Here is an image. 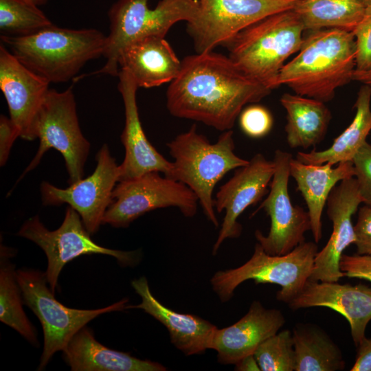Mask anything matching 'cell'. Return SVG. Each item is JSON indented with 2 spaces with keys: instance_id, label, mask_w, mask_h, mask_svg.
<instances>
[{
  "instance_id": "cell-1",
  "label": "cell",
  "mask_w": 371,
  "mask_h": 371,
  "mask_svg": "<svg viewBox=\"0 0 371 371\" xmlns=\"http://www.w3.org/2000/svg\"><path fill=\"white\" fill-rule=\"evenodd\" d=\"M271 91L229 56L210 51L181 60L180 71L167 89L166 106L175 117L223 132L232 130L247 104L258 102Z\"/></svg>"
},
{
  "instance_id": "cell-11",
  "label": "cell",
  "mask_w": 371,
  "mask_h": 371,
  "mask_svg": "<svg viewBox=\"0 0 371 371\" xmlns=\"http://www.w3.org/2000/svg\"><path fill=\"white\" fill-rule=\"evenodd\" d=\"M17 235L35 243L45 252L47 258L45 274L54 293L64 266L82 255L111 256L122 266H134L139 260L137 251L111 249L95 243L79 214L70 206L66 209L63 221L58 229L49 230L36 215L23 224Z\"/></svg>"
},
{
  "instance_id": "cell-39",
  "label": "cell",
  "mask_w": 371,
  "mask_h": 371,
  "mask_svg": "<svg viewBox=\"0 0 371 371\" xmlns=\"http://www.w3.org/2000/svg\"><path fill=\"white\" fill-rule=\"evenodd\" d=\"M235 366L236 370L240 371L260 370V366L254 354L242 358L235 364Z\"/></svg>"
},
{
  "instance_id": "cell-41",
  "label": "cell",
  "mask_w": 371,
  "mask_h": 371,
  "mask_svg": "<svg viewBox=\"0 0 371 371\" xmlns=\"http://www.w3.org/2000/svg\"><path fill=\"white\" fill-rule=\"evenodd\" d=\"M27 1L38 5L45 3L47 0H27Z\"/></svg>"
},
{
  "instance_id": "cell-3",
  "label": "cell",
  "mask_w": 371,
  "mask_h": 371,
  "mask_svg": "<svg viewBox=\"0 0 371 371\" xmlns=\"http://www.w3.org/2000/svg\"><path fill=\"white\" fill-rule=\"evenodd\" d=\"M1 38L22 64L49 83L74 78L88 61L103 56L106 43V36L98 30L53 24L31 34Z\"/></svg>"
},
{
  "instance_id": "cell-28",
  "label": "cell",
  "mask_w": 371,
  "mask_h": 371,
  "mask_svg": "<svg viewBox=\"0 0 371 371\" xmlns=\"http://www.w3.org/2000/svg\"><path fill=\"white\" fill-rule=\"evenodd\" d=\"M366 7L362 0H300L293 10L305 32L339 29L352 32Z\"/></svg>"
},
{
  "instance_id": "cell-25",
  "label": "cell",
  "mask_w": 371,
  "mask_h": 371,
  "mask_svg": "<svg viewBox=\"0 0 371 371\" xmlns=\"http://www.w3.org/2000/svg\"><path fill=\"white\" fill-rule=\"evenodd\" d=\"M280 101L286 113L284 130L291 148L307 149L324 139L331 120L325 102L289 93H284Z\"/></svg>"
},
{
  "instance_id": "cell-32",
  "label": "cell",
  "mask_w": 371,
  "mask_h": 371,
  "mask_svg": "<svg viewBox=\"0 0 371 371\" xmlns=\"http://www.w3.org/2000/svg\"><path fill=\"white\" fill-rule=\"evenodd\" d=\"M238 117L242 131L251 138L266 136L273 126L271 111L267 107L256 103L246 106Z\"/></svg>"
},
{
  "instance_id": "cell-16",
  "label": "cell",
  "mask_w": 371,
  "mask_h": 371,
  "mask_svg": "<svg viewBox=\"0 0 371 371\" xmlns=\"http://www.w3.org/2000/svg\"><path fill=\"white\" fill-rule=\"evenodd\" d=\"M363 199L355 178L340 181L330 192L326 201V214L333 231L326 245L317 252L310 280L338 282L344 276L339 262L344 250L355 241L352 216Z\"/></svg>"
},
{
  "instance_id": "cell-15",
  "label": "cell",
  "mask_w": 371,
  "mask_h": 371,
  "mask_svg": "<svg viewBox=\"0 0 371 371\" xmlns=\"http://www.w3.org/2000/svg\"><path fill=\"white\" fill-rule=\"evenodd\" d=\"M274 172L273 160H268L262 154L257 153L247 164L236 168L234 175L220 187L214 204L218 213L225 211V216L213 246L214 255L225 239L240 235L242 227L238 222V217L267 194Z\"/></svg>"
},
{
  "instance_id": "cell-19",
  "label": "cell",
  "mask_w": 371,
  "mask_h": 371,
  "mask_svg": "<svg viewBox=\"0 0 371 371\" xmlns=\"http://www.w3.org/2000/svg\"><path fill=\"white\" fill-rule=\"evenodd\" d=\"M298 310L326 307L342 315L348 322L353 342L357 346L366 337L371 320V286L308 279L302 291L288 304Z\"/></svg>"
},
{
  "instance_id": "cell-36",
  "label": "cell",
  "mask_w": 371,
  "mask_h": 371,
  "mask_svg": "<svg viewBox=\"0 0 371 371\" xmlns=\"http://www.w3.org/2000/svg\"><path fill=\"white\" fill-rule=\"evenodd\" d=\"M339 267L344 276L366 280L371 282V256H341Z\"/></svg>"
},
{
  "instance_id": "cell-33",
  "label": "cell",
  "mask_w": 371,
  "mask_h": 371,
  "mask_svg": "<svg viewBox=\"0 0 371 371\" xmlns=\"http://www.w3.org/2000/svg\"><path fill=\"white\" fill-rule=\"evenodd\" d=\"M356 46V67L358 71L371 70V3L352 32Z\"/></svg>"
},
{
  "instance_id": "cell-14",
  "label": "cell",
  "mask_w": 371,
  "mask_h": 371,
  "mask_svg": "<svg viewBox=\"0 0 371 371\" xmlns=\"http://www.w3.org/2000/svg\"><path fill=\"white\" fill-rule=\"evenodd\" d=\"M93 172L67 188H59L49 182L41 185V200L45 205L67 203L80 216L87 230L93 234L98 229L111 203L113 189L120 181V165L104 144L95 156Z\"/></svg>"
},
{
  "instance_id": "cell-10",
  "label": "cell",
  "mask_w": 371,
  "mask_h": 371,
  "mask_svg": "<svg viewBox=\"0 0 371 371\" xmlns=\"http://www.w3.org/2000/svg\"><path fill=\"white\" fill-rule=\"evenodd\" d=\"M198 203L196 194L184 183L159 172H150L117 182L102 224L127 227L147 212L169 207H177L185 216L192 217L197 212Z\"/></svg>"
},
{
  "instance_id": "cell-5",
  "label": "cell",
  "mask_w": 371,
  "mask_h": 371,
  "mask_svg": "<svg viewBox=\"0 0 371 371\" xmlns=\"http://www.w3.org/2000/svg\"><path fill=\"white\" fill-rule=\"evenodd\" d=\"M233 134L232 130L223 131L212 144L193 124L167 144L174 159L168 177L192 190L204 214L215 227L218 225L213 197L216 184L227 173L249 162L235 153Z\"/></svg>"
},
{
  "instance_id": "cell-6",
  "label": "cell",
  "mask_w": 371,
  "mask_h": 371,
  "mask_svg": "<svg viewBox=\"0 0 371 371\" xmlns=\"http://www.w3.org/2000/svg\"><path fill=\"white\" fill-rule=\"evenodd\" d=\"M150 0H117L109 11L110 33L103 56L104 65L91 74L117 76L121 52L130 43L150 36L165 37L179 21H192L199 11L197 0H160L150 8Z\"/></svg>"
},
{
  "instance_id": "cell-2",
  "label": "cell",
  "mask_w": 371,
  "mask_h": 371,
  "mask_svg": "<svg viewBox=\"0 0 371 371\" xmlns=\"http://www.w3.org/2000/svg\"><path fill=\"white\" fill-rule=\"evenodd\" d=\"M296 56L280 71L278 87L324 102L352 80L356 46L352 32L324 29L308 32Z\"/></svg>"
},
{
  "instance_id": "cell-22",
  "label": "cell",
  "mask_w": 371,
  "mask_h": 371,
  "mask_svg": "<svg viewBox=\"0 0 371 371\" xmlns=\"http://www.w3.org/2000/svg\"><path fill=\"white\" fill-rule=\"evenodd\" d=\"M138 88H151L171 82L178 75L181 60L165 37L150 36L128 45L118 59Z\"/></svg>"
},
{
  "instance_id": "cell-20",
  "label": "cell",
  "mask_w": 371,
  "mask_h": 371,
  "mask_svg": "<svg viewBox=\"0 0 371 371\" xmlns=\"http://www.w3.org/2000/svg\"><path fill=\"white\" fill-rule=\"evenodd\" d=\"M285 321L280 310L266 308L259 301H254L237 322L216 330L210 349L217 352L219 363L236 364L254 354L262 342L279 331Z\"/></svg>"
},
{
  "instance_id": "cell-17",
  "label": "cell",
  "mask_w": 371,
  "mask_h": 371,
  "mask_svg": "<svg viewBox=\"0 0 371 371\" xmlns=\"http://www.w3.org/2000/svg\"><path fill=\"white\" fill-rule=\"evenodd\" d=\"M49 82L22 64L4 45L0 46V88L10 118L24 139H34L33 128Z\"/></svg>"
},
{
  "instance_id": "cell-18",
  "label": "cell",
  "mask_w": 371,
  "mask_h": 371,
  "mask_svg": "<svg viewBox=\"0 0 371 371\" xmlns=\"http://www.w3.org/2000/svg\"><path fill=\"white\" fill-rule=\"evenodd\" d=\"M117 76V87L123 100L125 115L121 135L125 156L120 165V181L133 179L150 172H159L170 177L172 163L150 144L142 128L137 104L138 87L135 81L124 69H120Z\"/></svg>"
},
{
  "instance_id": "cell-26",
  "label": "cell",
  "mask_w": 371,
  "mask_h": 371,
  "mask_svg": "<svg viewBox=\"0 0 371 371\" xmlns=\"http://www.w3.org/2000/svg\"><path fill=\"white\" fill-rule=\"evenodd\" d=\"M355 116L348 126L337 137L331 146L323 150L298 152L296 159L304 164L335 166L343 161H352L355 155L367 142L371 132V87L363 85L359 89L354 106Z\"/></svg>"
},
{
  "instance_id": "cell-29",
  "label": "cell",
  "mask_w": 371,
  "mask_h": 371,
  "mask_svg": "<svg viewBox=\"0 0 371 371\" xmlns=\"http://www.w3.org/2000/svg\"><path fill=\"white\" fill-rule=\"evenodd\" d=\"M0 253V320L32 345L38 346L36 330L23 311V300L16 271L10 260L14 256V250L1 245Z\"/></svg>"
},
{
  "instance_id": "cell-35",
  "label": "cell",
  "mask_w": 371,
  "mask_h": 371,
  "mask_svg": "<svg viewBox=\"0 0 371 371\" xmlns=\"http://www.w3.org/2000/svg\"><path fill=\"white\" fill-rule=\"evenodd\" d=\"M357 254L371 256V207L364 205L358 211L354 225Z\"/></svg>"
},
{
  "instance_id": "cell-24",
  "label": "cell",
  "mask_w": 371,
  "mask_h": 371,
  "mask_svg": "<svg viewBox=\"0 0 371 371\" xmlns=\"http://www.w3.org/2000/svg\"><path fill=\"white\" fill-rule=\"evenodd\" d=\"M63 357L73 371H164L157 362L142 360L129 353L110 349L98 342L85 326L63 350Z\"/></svg>"
},
{
  "instance_id": "cell-13",
  "label": "cell",
  "mask_w": 371,
  "mask_h": 371,
  "mask_svg": "<svg viewBox=\"0 0 371 371\" xmlns=\"http://www.w3.org/2000/svg\"><path fill=\"white\" fill-rule=\"evenodd\" d=\"M292 155L276 150L273 161L275 172L269 185V192L258 210L263 209L270 217L271 226L267 236L258 229L255 237L266 253L273 256L289 254L305 242V233L311 230L308 211L291 201L288 185L289 164Z\"/></svg>"
},
{
  "instance_id": "cell-37",
  "label": "cell",
  "mask_w": 371,
  "mask_h": 371,
  "mask_svg": "<svg viewBox=\"0 0 371 371\" xmlns=\"http://www.w3.org/2000/svg\"><path fill=\"white\" fill-rule=\"evenodd\" d=\"M19 131L10 118L4 115L0 117V165L4 166L9 157L10 150Z\"/></svg>"
},
{
  "instance_id": "cell-12",
  "label": "cell",
  "mask_w": 371,
  "mask_h": 371,
  "mask_svg": "<svg viewBox=\"0 0 371 371\" xmlns=\"http://www.w3.org/2000/svg\"><path fill=\"white\" fill-rule=\"evenodd\" d=\"M196 17L186 31L196 53L223 46L239 32L273 14L291 10L300 0H197Z\"/></svg>"
},
{
  "instance_id": "cell-42",
  "label": "cell",
  "mask_w": 371,
  "mask_h": 371,
  "mask_svg": "<svg viewBox=\"0 0 371 371\" xmlns=\"http://www.w3.org/2000/svg\"><path fill=\"white\" fill-rule=\"evenodd\" d=\"M363 1V3L368 5V4H370L371 3V0H362Z\"/></svg>"
},
{
  "instance_id": "cell-9",
  "label": "cell",
  "mask_w": 371,
  "mask_h": 371,
  "mask_svg": "<svg viewBox=\"0 0 371 371\" xmlns=\"http://www.w3.org/2000/svg\"><path fill=\"white\" fill-rule=\"evenodd\" d=\"M33 133L38 138V149L17 183L40 163L44 154L54 148L63 155L68 183L82 179L90 143L82 133L72 87L63 91L49 89L36 118Z\"/></svg>"
},
{
  "instance_id": "cell-27",
  "label": "cell",
  "mask_w": 371,
  "mask_h": 371,
  "mask_svg": "<svg viewBox=\"0 0 371 371\" xmlns=\"http://www.w3.org/2000/svg\"><path fill=\"white\" fill-rule=\"evenodd\" d=\"M292 335L295 355V371H337L345 368L340 348L317 325H295Z\"/></svg>"
},
{
  "instance_id": "cell-40",
  "label": "cell",
  "mask_w": 371,
  "mask_h": 371,
  "mask_svg": "<svg viewBox=\"0 0 371 371\" xmlns=\"http://www.w3.org/2000/svg\"><path fill=\"white\" fill-rule=\"evenodd\" d=\"M352 80L371 87V70L358 71L355 69L352 74Z\"/></svg>"
},
{
  "instance_id": "cell-8",
  "label": "cell",
  "mask_w": 371,
  "mask_h": 371,
  "mask_svg": "<svg viewBox=\"0 0 371 371\" xmlns=\"http://www.w3.org/2000/svg\"><path fill=\"white\" fill-rule=\"evenodd\" d=\"M23 304L38 318L43 330L44 346L38 370H42L55 352L63 350L72 337L87 323L109 312L126 308V298L104 308L92 310L65 306L56 300L47 286L45 272L32 269L16 270Z\"/></svg>"
},
{
  "instance_id": "cell-21",
  "label": "cell",
  "mask_w": 371,
  "mask_h": 371,
  "mask_svg": "<svg viewBox=\"0 0 371 371\" xmlns=\"http://www.w3.org/2000/svg\"><path fill=\"white\" fill-rule=\"evenodd\" d=\"M131 285L141 297L137 305L126 308H140L164 325L173 345L186 355L204 352L210 349L217 328L196 315L175 312L164 306L152 294L147 279L142 276L132 281Z\"/></svg>"
},
{
  "instance_id": "cell-7",
  "label": "cell",
  "mask_w": 371,
  "mask_h": 371,
  "mask_svg": "<svg viewBox=\"0 0 371 371\" xmlns=\"http://www.w3.org/2000/svg\"><path fill=\"white\" fill-rule=\"evenodd\" d=\"M317 252L315 242L305 241L289 254L273 256L266 253L257 243L248 261L237 268L217 271L211 284L223 302L230 300L234 290L245 281L276 284L281 286L276 298L288 304L310 278Z\"/></svg>"
},
{
  "instance_id": "cell-4",
  "label": "cell",
  "mask_w": 371,
  "mask_h": 371,
  "mask_svg": "<svg viewBox=\"0 0 371 371\" xmlns=\"http://www.w3.org/2000/svg\"><path fill=\"white\" fill-rule=\"evenodd\" d=\"M304 28L293 9L266 16L227 43L229 57L245 74L270 90L285 61L303 43Z\"/></svg>"
},
{
  "instance_id": "cell-31",
  "label": "cell",
  "mask_w": 371,
  "mask_h": 371,
  "mask_svg": "<svg viewBox=\"0 0 371 371\" xmlns=\"http://www.w3.org/2000/svg\"><path fill=\"white\" fill-rule=\"evenodd\" d=\"M262 371H295V355L292 333L278 332L262 342L254 353Z\"/></svg>"
},
{
  "instance_id": "cell-23",
  "label": "cell",
  "mask_w": 371,
  "mask_h": 371,
  "mask_svg": "<svg viewBox=\"0 0 371 371\" xmlns=\"http://www.w3.org/2000/svg\"><path fill=\"white\" fill-rule=\"evenodd\" d=\"M290 176L297 184L308 208L314 241L322 237V216L328 196L340 181L355 175L352 161H343L335 167L329 163L304 164L292 157Z\"/></svg>"
},
{
  "instance_id": "cell-30",
  "label": "cell",
  "mask_w": 371,
  "mask_h": 371,
  "mask_svg": "<svg viewBox=\"0 0 371 371\" xmlns=\"http://www.w3.org/2000/svg\"><path fill=\"white\" fill-rule=\"evenodd\" d=\"M37 5L27 0H0V29L9 36H25L52 25Z\"/></svg>"
},
{
  "instance_id": "cell-34",
  "label": "cell",
  "mask_w": 371,
  "mask_h": 371,
  "mask_svg": "<svg viewBox=\"0 0 371 371\" xmlns=\"http://www.w3.org/2000/svg\"><path fill=\"white\" fill-rule=\"evenodd\" d=\"M352 161L363 203L371 207V144L366 142Z\"/></svg>"
},
{
  "instance_id": "cell-38",
  "label": "cell",
  "mask_w": 371,
  "mask_h": 371,
  "mask_svg": "<svg viewBox=\"0 0 371 371\" xmlns=\"http://www.w3.org/2000/svg\"><path fill=\"white\" fill-rule=\"evenodd\" d=\"M351 371H371V339L363 338L359 344Z\"/></svg>"
}]
</instances>
